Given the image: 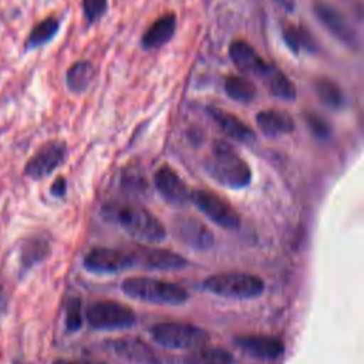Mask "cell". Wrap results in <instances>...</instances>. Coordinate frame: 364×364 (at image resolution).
<instances>
[{
    "label": "cell",
    "instance_id": "cell-1",
    "mask_svg": "<svg viewBox=\"0 0 364 364\" xmlns=\"http://www.w3.org/2000/svg\"><path fill=\"white\" fill-rule=\"evenodd\" d=\"M102 215L135 240L159 243L166 237V228L164 223L142 206L112 202L102 208Z\"/></svg>",
    "mask_w": 364,
    "mask_h": 364
},
{
    "label": "cell",
    "instance_id": "cell-2",
    "mask_svg": "<svg viewBox=\"0 0 364 364\" xmlns=\"http://www.w3.org/2000/svg\"><path fill=\"white\" fill-rule=\"evenodd\" d=\"M203 168L215 182L230 189L246 188L252 181L249 164L230 144L222 139L213 141Z\"/></svg>",
    "mask_w": 364,
    "mask_h": 364
},
{
    "label": "cell",
    "instance_id": "cell-3",
    "mask_svg": "<svg viewBox=\"0 0 364 364\" xmlns=\"http://www.w3.org/2000/svg\"><path fill=\"white\" fill-rule=\"evenodd\" d=\"M121 290L131 299L152 304L179 306L189 297L188 290L178 283L144 276L125 279L121 283Z\"/></svg>",
    "mask_w": 364,
    "mask_h": 364
},
{
    "label": "cell",
    "instance_id": "cell-4",
    "mask_svg": "<svg viewBox=\"0 0 364 364\" xmlns=\"http://www.w3.org/2000/svg\"><path fill=\"white\" fill-rule=\"evenodd\" d=\"M202 287L216 296L235 299V300H250L256 299L264 291V282L256 274L243 272H226L206 277Z\"/></svg>",
    "mask_w": 364,
    "mask_h": 364
},
{
    "label": "cell",
    "instance_id": "cell-5",
    "mask_svg": "<svg viewBox=\"0 0 364 364\" xmlns=\"http://www.w3.org/2000/svg\"><path fill=\"white\" fill-rule=\"evenodd\" d=\"M149 333L156 344L173 350H192L209 341V333L191 323H156L151 327Z\"/></svg>",
    "mask_w": 364,
    "mask_h": 364
},
{
    "label": "cell",
    "instance_id": "cell-6",
    "mask_svg": "<svg viewBox=\"0 0 364 364\" xmlns=\"http://www.w3.org/2000/svg\"><path fill=\"white\" fill-rule=\"evenodd\" d=\"M85 320L95 330H124L135 324L134 310L119 301L97 300L85 309Z\"/></svg>",
    "mask_w": 364,
    "mask_h": 364
},
{
    "label": "cell",
    "instance_id": "cell-7",
    "mask_svg": "<svg viewBox=\"0 0 364 364\" xmlns=\"http://www.w3.org/2000/svg\"><path fill=\"white\" fill-rule=\"evenodd\" d=\"M313 13L317 17V20L323 24V27L336 40H338L341 44L351 50L360 48V34L343 11H340L337 7L324 0H316L313 3Z\"/></svg>",
    "mask_w": 364,
    "mask_h": 364
},
{
    "label": "cell",
    "instance_id": "cell-8",
    "mask_svg": "<svg viewBox=\"0 0 364 364\" xmlns=\"http://www.w3.org/2000/svg\"><path fill=\"white\" fill-rule=\"evenodd\" d=\"M191 202L213 223L223 229H237L240 226V215L219 193L208 189L191 191Z\"/></svg>",
    "mask_w": 364,
    "mask_h": 364
},
{
    "label": "cell",
    "instance_id": "cell-9",
    "mask_svg": "<svg viewBox=\"0 0 364 364\" xmlns=\"http://www.w3.org/2000/svg\"><path fill=\"white\" fill-rule=\"evenodd\" d=\"M67 155L68 146L64 141H47L41 146H38L37 151L28 158L24 165L23 173L33 181L44 179L65 162Z\"/></svg>",
    "mask_w": 364,
    "mask_h": 364
},
{
    "label": "cell",
    "instance_id": "cell-10",
    "mask_svg": "<svg viewBox=\"0 0 364 364\" xmlns=\"http://www.w3.org/2000/svg\"><path fill=\"white\" fill-rule=\"evenodd\" d=\"M132 260V266H138L148 270H179L188 264V260L168 249L162 247H149V246H136L128 252Z\"/></svg>",
    "mask_w": 364,
    "mask_h": 364
},
{
    "label": "cell",
    "instance_id": "cell-11",
    "mask_svg": "<svg viewBox=\"0 0 364 364\" xmlns=\"http://www.w3.org/2000/svg\"><path fill=\"white\" fill-rule=\"evenodd\" d=\"M154 185L162 199L173 208H183L191 202L189 186L169 165H162L156 169L154 173Z\"/></svg>",
    "mask_w": 364,
    "mask_h": 364
},
{
    "label": "cell",
    "instance_id": "cell-12",
    "mask_svg": "<svg viewBox=\"0 0 364 364\" xmlns=\"http://www.w3.org/2000/svg\"><path fill=\"white\" fill-rule=\"evenodd\" d=\"M173 236L195 250H206L212 247L215 237L212 230L198 218L189 215H179L172 223Z\"/></svg>",
    "mask_w": 364,
    "mask_h": 364
},
{
    "label": "cell",
    "instance_id": "cell-13",
    "mask_svg": "<svg viewBox=\"0 0 364 364\" xmlns=\"http://www.w3.org/2000/svg\"><path fill=\"white\" fill-rule=\"evenodd\" d=\"M82 264L88 272L104 274L129 269L132 267V260L129 253L124 250L111 247H92L85 253Z\"/></svg>",
    "mask_w": 364,
    "mask_h": 364
},
{
    "label": "cell",
    "instance_id": "cell-14",
    "mask_svg": "<svg viewBox=\"0 0 364 364\" xmlns=\"http://www.w3.org/2000/svg\"><path fill=\"white\" fill-rule=\"evenodd\" d=\"M229 55L233 64L245 74L257 75L266 78L272 70L273 64L263 60V57L245 40H235L229 46Z\"/></svg>",
    "mask_w": 364,
    "mask_h": 364
},
{
    "label": "cell",
    "instance_id": "cell-15",
    "mask_svg": "<svg viewBox=\"0 0 364 364\" xmlns=\"http://www.w3.org/2000/svg\"><path fill=\"white\" fill-rule=\"evenodd\" d=\"M235 344L247 355L259 360H277L284 353L280 338L267 334H243L235 338Z\"/></svg>",
    "mask_w": 364,
    "mask_h": 364
},
{
    "label": "cell",
    "instance_id": "cell-16",
    "mask_svg": "<svg viewBox=\"0 0 364 364\" xmlns=\"http://www.w3.org/2000/svg\"><path fill=\"white\" fill-rule=\"evenodd\" d=\"M109 348L122 360L132 364H162L159 355L141 338L121 337L108 341Z\"/></svg>",
    "mask_w": 364,
    "mask_h": 364
},
{
    "label": "cell",
    "instance_id": "cell-17",
    "mask_svg": "<svg viewBox=\"0 0 364 364\" xmlns=\"http://www.w3.org/2000/svg\"><path fill=\"white\" fill-rule=\"evenodd\" d=\"M50 240L44 235H30L24 237L18 249V267L20 273L24 274L34 266L46 260L50 255Z\"/></svg>",
    "mask_w": 364,
    "mask_h": 364
},
{
    "label": "cell",
    "instance_id": "cell-18",
    "mask_svg": "<svg viewBox=\"0 0 364 364\" xmlns=\"http://www.w3.org/2000/svg\"><path fill=\"white\" fill-rule=\"evenodd\" d=\"M206 109L209 117L229 138L242 144H250L255 141L256 135L252 128H249L240 118H237L232 112H228L218 107H208Z\"/></svg>",
    "mask_w": 364,
    "mask_h": 364
},
{
    "label": "cell",
    "instance_id": "cell-19",
    "mask_svg": "<svg viewBox=\"0 0 364 364\" xmlns=\"http://www.w3.org/2000/svg\"><path fill=\"white\" fill-rule=\"evenodd\" d=\"M256 125L269 138L286 135L294 129L293 118L282 109H263L257 112Z\"/></svg>",
    "mask_w": 364,
    "mask_h": 364
},
{
    "label": "cell",
    "instance_id": "cell-20",
    "mask_svg": "<svg viewBox=\"0 0 364 364\" xmlns=\"http://www.w3.org/2000/svg\"><path fill=\"white\" fill-rule=\"evenodd\" d=\"M176 30V16L173 13H166L156 18L142 36V47L145 50H154L165 46L175 34Z\"/></svg>",
    "mask_w": 364,
    "mask_h": 364
},
{
    "label": "cell",
    "instance_id": "cell-21",
    "mask_svg": "<svg viewBox=\"0 0 364 364\" xmlns=\"http://www.w3.org/2000/svg\"><path fill=\"white\" fill-rule=\"evenodd\" d=\"M183 364H233V354L226 348L203 344L189 350L183 357Z\"/></svg>",
    "mask_w": 364,
    "mask_h": 364
},
{
    "label": "cell",
    "instance_id": "cell-22",
    "mask_svg": "<svg viewBox=\"0 0 364 364\" xmlns=\"http://www.w3.org/2000/svg\"><path fill=\"white\" fill-rule=\"evenodd\" d=\"M282 37L287 48L293 54H300L301 51H307V53L317 51V43L314 37L310 34L307 28L301 26H287L286 28H283Z\"/></svg>",
    "mask_w": 364,
    "mask_h": 364
},
{
    "label": "cell",
    "instance_id": "cell-23",
    "mask_svg": "<svg viewBox=\"0 0 364 364\" xmlns=\"http://www.w3.org/2000/svg\"><path fill=\"white\" fill-rule=\"evenodd\" d=\"M95 68L88 60L74 63L65 74V84L71 92H84L94 80Z\"/></svg>",
    "mask_w": 364,
    "mask_h": 364
},
{
    "label": "cell",
    "instance_id": "cell-24",
    "mask_svg": "<svg viewBox=\"0 0 364 364\" xmlns=\"http://www.w3.org/2000/svg\"><path fill=\"white\" fill-rule=\"evenodd\" d=\"M58 30H60V20L55 16H48L43 18L28 33L24 43L26 50H33L47 44L55 37Z\"/></svg>",
    "mask_w": 364,
    "mask_h": 364
},
{
    "label": "cell",
    "instance_id": "cell-25",
    "mask_svg": "<svg viewBox=\"0 0 364 364\" xmlns=\"http://www.w3.org/2000/svg\"><path fill=\"white\" fill-rule=\"evenodd\" d=\"M223 88L229 98L242 104H247L253 101L257 92L255 84L250 80L240 75H229L225 80Z\"/></svg>",
    "mask_w": 364,
    "mask_h": 364
},
{
    "label": "cell",
    "instance_id": "cell-26",
    "mask_svg": "<svg viewBox=\"0 0 364 364\" xmlns=\"http://www.w3.org/2000/svg\"><path fill=\"white\" fill-rule=\"evenodd\" d=\"M264 80H266L270 95H273L279 100H284V101L296 100V97H297L296 87L289 80V77L284 73H282L277 67H274L272 70V73Z\"/></svg>",
    "mask_w": 364,
    "mask_h": 364
},
{
    "label": "cell",
    "instance_id": "cell-27",
    "mask_svg": "<svg viewBox=\"0 0 364 364\" xmlns=\"http://www.w3.org/2000/svg\"><path fill=\"white\" fill-rule=\"evenodd\" d=\"M314 91L321 102L333 109H340L344 104V97L341 88L330 78L320 77L314 81Z\"/></svg>",
    "mask_w": 364,
    "mask_h": 364
},
{
    "label": "cell",
    "instance_id": "cell-28",
    "mask_svg": "<svg viewBox=\"0 0 364 364\" xmlns=\"http://www.w3.org/2000/svg\"><path fill=\"white\" fill-rule=\"evenodd\" d=\"M65 328L68 333H75L82 326V311H81V300L73 297L68 300L65 306Z\"/></svg>",
    "mask_w": 364,
    "mask_h": 364
},
{
    "label": "cell",
    "instance_id": "cell-29",
    "mask_svg": "<svg viewBox=\"0 0 364 364\" xmlns=\"http://www.w3.org/2000/svg\"><path fill=\"white\" fill-rule=\"evenodd\" d=\"M303 118H304L307 127L310 128L311 134H313L316 138H318V139H327V138L330 136L331 128H330L328 122H327L323 117H320L318 114H316V112H313V111H306V112L303 114Z\"/></svg>",
    "mask_w": 364,
    "mask_h": 364
},
{
    "label": "cell",
    "instance_id": "cell-30",
    "mask_svg": "<svg viewBox=\"0 0 364 364\" xmlns=\"http://www.w3.org/2000/svg\"><path fill=\"white\" fill-rule=\"evenodd\" d=\"M81 7L85 20L90 24H94L105 14L108 0H81Z\"/></svg>",
    "mask_w": 364,
    "mask_h": 364
},
{
    "label": "cell",
    "instance_id": "cell-31",
    "mask_svg": "<svg viewBox=\"0 0 364 364\" xmlns=\"http://www.w3.org/2000/svg\"><path fill=\"white\" fill-rule=\"evenodd\" d=\"M50 193L54 196V198H63L65 196L67 193V181L64 176H57L51 186H50Z\"/></svg>",
    "mask_w": 364,
    "mask_h": 364
},
{
    "label": "cell",
    "instance_id": "cell-32",
    "mask_svg": "<svg viewBox=\"0 0 364 364\" xmlns=\"http://www.w3.org/2000/svg\"><path fill=\"white\" fill-rule=\"evenodd\" d=\"M10 306V296L3 283H0V317L6 316Z\"/></svg>",
    "mask_w": 364,
    "mask_h": 364
},
{
    "label": "cell",
    "instance_id": "cell-33",
    "mask_svg": "<svg viewBox=\"0 0 364 364\" xmlns=\"http://www.w3.org/2000/svg\"><path fill=\"white\" fill-rule=\"evenodd\" d=\"M53 364H104V363H98V361H91V360H82V358H77V360H67V358H58V360L53 361Z\"/></svg>",
    "mask_w": 364,
    "mask_h": 364
},
{
    "label": "cell",
    "instance_id": "cell-34",
    "mask_svg": "<svg viewBox=\"0 0 364 364\" xmlns=\"http://www.w3.org/2000/svg\"><path fill=\"white\" fill-rule=\"evenodd\" d=\"M279 6H282L284 10L287 11H291L294 9V4H293V0H274Z\"/></svg>",
    "mask_w": 364,
    "mask_h": 364
},
{
    "label": "cell",
    "instance_id": "cell-35",
    "mask_svg": "<svg viewBox=\"0 0 364 364\" xmlns=\"http://www.w3.org/2000/svg\"><path fill=\"white\" fill-rule=\"evenodd\" d=\"M11 364H28V363H26V361H23L21 358H14L13 360V363Z\"/></svg>",
    "mask_w": 364,
    "mask_h": 364
}]
</instances>
